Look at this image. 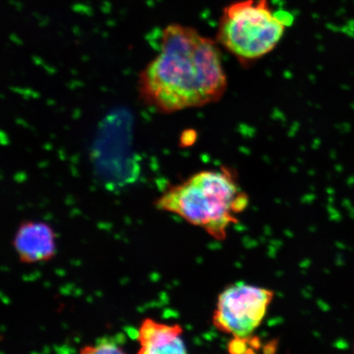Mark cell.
<instances>
[{"label": "cell", "mask_w": 354, "mask_h": 354, "mask_svg": "<svg viewBox=\"0 0 354 354\" xmlns=\"http://www.w3.org/2000/svg\"><path fill=\"white\" fill-rule=\"evenodd\" d=\"M159 54L140 73V99L158 112L201 108L223 98L227 77L219 44L180 24L163 30Z\"/></svg>", "instance_id": "6da1fadb"}, {"label": "cell", "mask_w": 354, "mask_h": 354, "mask_svg": "<svg viewBox=\"0 0 354 354\" xmlns=\"http://www.w3.org/2000/svg\"><path fill=\"white\" fill-rule=\"evenodd\" d=\"M249 196L228 167L197 172L170 187L158 198L159 210L171 212L201 227L216 240L223 241L238 215L249 205Z\"/></svg>", "instance_id": "7a4b0ae2"}, {"label": "cell", "mask_w": 354, "mask_h": 354, "mask_svg": "<svg viewBox=\"0 0 354 354\" xmlns=\"http://www.w3.org/2000/svg\"><path fill=\"white\" fill-rule=\"evenodd\" d=\"M292 22L289 12H274L268 0H241L224 8L216 41L248 64L271 53Z\"/></svg>", "instance_id": "3957f363"}, {"label": "cell", "mask_w": 354, "mask_h": 354, "mask_svg": "<svg viewBox=\"0 0 354 354\" xmlns=\"http://www.w3.org/2000/svg\"><path fill=\"white\" fill-rule=\"evenodd\" d=\"M275 293L267 288L240 282L221 292L212 323L233 338H247L262 324Z\"/></svg>", "instance_id": "277c9868"}, {"label": "cell", "mask_w": 354, "mask_h": 354, "mask_svg": "<svg viewBox=\"0 0 354 354\" xmlns=\"http://www.w3.org/2000/svg\"><path fill=\"white\" fill-rule=\"evenodd\" d=\"M55 234L42 221L22 223L13 239V247L21 263L46 262L56 254Z\"/></svg>", "instance_id": "5b68a950"}, {"label": "cell", "mask_w": 354, "mask_h": 354, "mask_svg": "<svg viewBox=\"0 0 354 354\" xmlns=\"http://www.w3.org/2000/svg\"><path fill=\"white\" fill-rule=\"evenodd\" d=\"M180 325L165 324L152 318H146L140 326L138 342L140 354H183L187 346L181 335Z\"/></svg>", "instance_id": "8992f818"}, {"label": "cell", "mask_w": 354, "mask_h": 354, "mask_svg": "<svg viewBox=\"0 0 354 354\" xmlns=\"http://www.w3.org/2000/svg\"><path fill=\"white\" fill-rule=\"evenodd\" d=\"M82 353L86 354H120L124 353V349L117 340L113 338H104L95 344L88 345L82 348Z\"/></svg>", "instance_id": "52a82bcc"}]
</instances>
